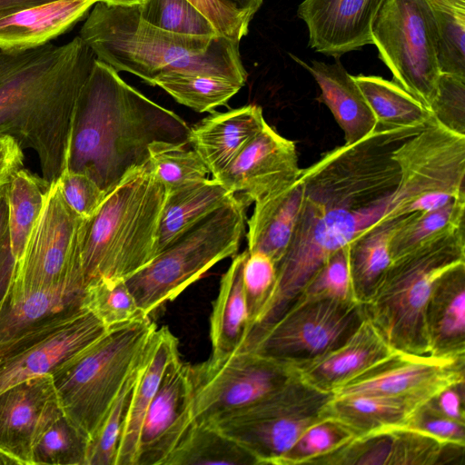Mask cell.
<instances>
[{"label":"cell","instance_id":"4","mask_svg":"<svg viewBox=\"0 0 465 465\" xmlns=\"http://www.w3.org/2000/svg\"><path fill=\"white\" fill-rule=\"evenodd\" d=\"M79 36L97 60L151 85L169 74L217 76L242 86L248 76L239 43L222 35H187L159 29L141 18L138 5L98 1Z\"/></svg>","mask_w":465,"mask_h":465},{"label":"cell","instance_id":"11","mask_svg":"<svg viewBox=\"0 0 465 465\" xmlns=\"http://www.w3.org/2000/svg\"><path fill=\"white\" fill-rule=\"evenodd\" d=\"M364 318L355 301L299 298L273 322L251 331L241 349L295 369L342 344Z\"/></svg>","mask_w":465,"mask_h":465},{"label":"cell","instance_id":"38","mask_svg":"<svg viewBox=\"0 0 465 465\" xmlns=\"http://www.w3.org/2000/svg\"><path fill=\"white\" fill-rule=\"evenodd\" d=\"M87 448V440L59 406L45 419L35 436L31 465H86Z\"/></svg>","mask_w":465,"mask_h":465},{"label":"cell","instance_id":"26","mask_svg":"<svg viewBox=\"0 0 465 465\" xmlns=\"http://www.w3.org/2000/svg\"><path fill=\"white\" fill-rule=\"evenodd\" d=\"M98 1L56 0L0 19V50H25L48 44L83 20Z\"/></svg>","mask_w":465,"mask_h":465},{"label":"cell","instance_id":"49","mask_svg":"<svg viewBox=\"0 0 465 465\" xmlns=\"http://www.w3.org/2000/svg\"><path fill=\"white\" fill-rule=\"evenodd\" d=\"M57 182L66 203L84 219L97 212L106 196L105 192L84 173L64 169Z\"/></svg>","mask_w":465,"mask_h":465},{"label":"cell","instance_id":"6","mask_svg":"<svg viewBox=\"0 0 465 465\" xmlns=\"http://www.w3.org/2000/svg\"><path fill=\"white\" fill-rule=\"evenodd\" d=\"M156 328L143 318L108 329L51 372L63 413L88 443Z\"/></svg>","mask_w":465,"mask_h":465},{"label":"cell","instance_id":"1","mask_svg":"<svg viewBox=\"0 0 465 465\" xmlns=\"http://www.w3.org/2000/svg\"><path fill=\"white\" fill-rule=\"evenodd\" d=\"M420 127L376 129L302 169L301 214L289 247L276 264V281L261 324L278 319L336 251L384 220L401 216L404 193L394 150Z\"/></svg>","mask_w":465,"mask_h":465},{"label":"cell","instance_id":"32","mask_svg":"<svg viewBox=\"0 0 465 465\" xmlns=\"http://www.w3.org/2000/svg\"><path fill=\"white\" fill-rule=\"evenodd\" d=\"M84 292L67 286L5 290L0 302V342L44 319L81 305Z\"/></svg>","mask_w":465,"mask_h":465},{"label":"cell","instance_id":"37","mask_svg":"<svg viewBox=\"0 0 465 465\" xmlns=\"http://www.w3.org/2000/svg\"><path fill=\"white\" fill-rule=\"evenodd\" d=\"M50 183L24 167L5 185L8 208V234L15 262L22 255Z\"/></svg>","mask_w":465,"mask_h":465},{"label":"cell","instance_id":"15","mask_svg":"<svg viewBox=\"0 0 465 465\" xmlns=\"http://www.w3.org/2000/svg\"><path fill=\"white\" fill-rule=\"evenodd\" d=\"M107 328L82 304L62 311L0 342V393L51 373Z\"/></svg>","mask_w":465,"mask_h":465},{"label":"cell","instance_id":"54","mask_svg":"<svg viewBox=\"0 0 465 465\" xmlns=\"http://www.w3.org/2000/svg\"><path fill=\"white\" fill-rule=\"evenodd\" d=\"M15 259L11 252L9 234L0 245V302L8 284Z\"/></svg>","mask_w":465,"mask_h":465},{"label":"cell","instance_id":"57","mask_svg":"<svg viewBox=\"0 0 465 465\" xmlns=\"http://www.w3.org/2000/svg\"><path fill=\"white\" fill-rule=\"evenodd\" d=\"M235 9L242 11L251 17H252L255 13L261 7L263 0H223Z\"/></svg>","mask_w":465,"mask_h":465},{"label":"cell","instance_id":"7","mask_svg":"<svg viewBox=\"0 0 465 465\" xmlns=\"http://www.w3.org/2000/svg\"><path fill=\"white\" fill-rule=\"evenodd\" d=\"M465 262V228L394 261L362 304L365 317L397 351L429 354L424 313L436 280Z\"/></svg>","mask_w":465,"mask_h":465},{"label":"cell","instance_id":"19","mask_svg":"<svg viewBox=\"0 0 465 465\" xmlns=\"http://www.w3.org/2000/svg\"><path fill=\"white\" fill-rule=\"evenodd\" d=\"M385 0H303L297 14L315 52L340 57L372 45L371 27Z\"/></svg>","mask_w":465,"mask_h":465},{"label":"cell","instance_id":"2","mask_svg":"<svg viewBox=\"0 0 465 465\" xmlns=\"http://www.w3.org/2000/svg\"><path fill=\"white\" fill-rule=\"evenodd\" d=\"M95 60L80 36L0 50V133L36 154L50 183L67 167L77 99Z\"/></svg>","mask_w":465,"mask_h":465},{"label":"cell","instance_id":"53","mask_svg":"<svg viewBox=\"0 0 465 465\" xmlns=\"http://www.w3.org/2000/svg\"><path fill=\"white\" fill-rule=\"evenodd\" d=\"M24 150L10 135L0 133V189L24 167Z\"/></svg>","mask_w":465,"mask_h":465},{"label":"cell","instance_id":"10","mask_svg":"<svg viewBox=\"0 0 465 465\" xmlns=\"http://www.w3.org/2000/svg\"><path fill=\"white\" fill-rule=\"evenodd\" d=\"M331 396L296 374L262 400L208 424L240 443L258 465H277L299 436L324 418L323 408Z\"/></svg>","mask_w":465,"mask_h":465},{"label":"cell","instance_id":"42","mask_svg":"<svg viewBox=\"0 0 465 465\" xmlns=\"http://www.w3.org/2000/svg\"><path fill=\"white\" fill-rule=\"evenodd\" d=\"M439 35L441 74L465 78V0H428Z\"/></svg>","mask_w":465,"mask_h":465},{"label":"cell","instance_id":"22","mask_svg":"<svg viewBox=\"0 0 465 465\" xmlns=\"http://www.w3.org/2000/svg\"><path fill=\"white\" fill-rule=\"evenodd\" d=\"M396 352L365 317L342 344L294 371L302 381L313 389L332 394Z\"/></svg>","mask_w":465,"mask_h":465},{"label":"cell","instance_id":"44","mask_svg":"<svg viewBox=\"0 0 465 465\" xmlns=\"http://www.w3.org/2000/svg\"><path fill=\"white\" fill-rule=\"evenodd\" d=\"M354 436L336 420L324 417L309 426L282 455L277 465L312 464L347 444Z\"/></svg>","mask_w":465,"mask_h":465},{"label":"cell","instance_id":"41","mask_svg":"<svg viewBox=\"0 0 465 465\" xmlns=\"http://www.w3.org/2000/svg\"><path fill=\"white\" fill-rule=\"evenodd\" d=\"M82 305L107 329L148 318L143 316L124 279L100 278L88 282Z\"/></svg>","mask_w":465,"mask_h":465},{"label":"cell","instance_id":"24","mask_svg":"<svg viewBox=\"0 0 465 465\" xmlns=\"http://www.w3.org/2000/svg\"><path fill=\"white\" fill-rule=\"evenodd\" d=\"M266 124L262 108L249 104L203 118L190 128L188 142L215 178Z\"/></svg>","mask_w":465,"mask_h":465},{"label":"cell","instance_id":"28","mask_svg":"<svg viewBox=\"0 0 465 465\" xmlns=\"http://www.w3.org/2000/svg\"><path fill=\"white\" fill-rule=\"evenodd\" d=\"M304 186L298 179L286 188L254 203L248 225L249 252H262L276 264L285 254L302 208Z\"/></svg>","mask_w":465,"mask_h":465},{"label":"cell","instance_id":"21","mask_svg":"<svg viewBox=\"0 0 465 465\" xmlns=\"http://www.w3.org/2000/svg\"><path fill=\"white\" fill-rule=\"evenodd\" d=\"M51 373L17 383L0 393V450L18 465H31L35 436L58 408Z\"/></svg>","mask_w":465,"mask_h":465},{"label":"cell","instance_id":"59","mask_svg":"<svg viewBox=\"0 0 465 465\" xmlns=\"http://www.w3.org/2000/svg\"><path fill=\"white\" fill-rule=\"evenodd\" d=\"M107 4L111 5H140L143 0H101Z\"/></svg>","mask_w":465,"mask_h":465},{"label":"cell","instance_id":"29","mask_svg":"<svg viewBox=\"0 0 465 465\" xmlns=\"http://www.w3.org/2000/svg\"><path fill=\"white\" fill-rule=\"evenodd\" d=\"M422 405L398 397L331 396L323 408V417L336 420L356 439L410 427L415 413Z\"/></svg>","mask_w":465,"mask_h":465},{"label":"cell","instance_id":"55","mask_svg":"<svg viewBox=\"0 0 465 465\" xmlns=\"http://www.w3.org/2000/svg\"><path fill=\"white\" fill-rule=\"evenodd\" d=\"M56 0H0V19L20 11Z\"/></svg>","mask_w":465,"mask_h":465},{"label":"cell","instance_id":"46","mask_svg":"<svg viewBox=\"0 0 465 465\" xmlns=\"http://www.w3.org/2000/svg\"><path fill=\"white\" fill-rule=\"evenodd\" d=\"M299 298L355 301L350 275L348 244L333 252L322 263Z\"/></svg>","mask_w":465,"mask_h":465},{"label":"cell","instance_id":"43","mask_svg":"<svg viewBox=\"0 0 465 465\" xmlns=\"http://www.w3.org/2000/svg\"><path fill=\"white\" fill-rule=\"evenodd\" d=\"M138 7L141 18L159 29L187 35H220L189 0H143Z\"/></svg>","mask_w":465,"mask_h":465},{"label":"cell","instance_id":"50","mask_svg":"<svg viewBox=\"0 0 465 465\" xmlns=\"http://www.w3.org/2000/svg\"><path fill=\"white\" fill-rule=\"evenodd\" d=\"M213 24L220 35L240 43L252 17L223 0H189Z\"/></svg>","mask_w":465,"mask_h":465},{"label":"cell","instance_id":"52","mask_svg":"<svg viewBox=\"0 0 465 465\" xmlns=\"http://www.w3.org/2000/svg\"><path fill=\"white\" fill-rule=\"evenodd\" d=\"M464 386L465 382H461L448 387L429 401V402L442 415L465 422Z\"/></svg>","mask_w":465,"mask_h":465},{"label":"cell","instance_id":"9","mask_svg":"<svg viewBox=\"0 0 465 465\" xmlns=\"http://www.w3.org/2000/svg\"><path fill=\"white\" fill-rule=\"evenodd\" d=\"M371 39L394 82L430 110L441 73L439 35L428 0H385Z\"/></svg>","mask_w":465,"mask_h":465},{"label":"cell","instance_id":"13","mask_svg":"<svg viewBox=\"0 0 465 465\" xmlns=\"http://www.w3.org/2000/svg\"><path fill=\"white\" fill-rule=\"evenodd\" d=\"M405 193L402 214L424 213L465 199V135L435 120L393 153Z\"/></svg>","mask_w":465,"mask_h":465},{"label":"cell","instance_id":"34","mask_svg":"<svg viewBox=\"0 0 465 465\" xmlns=\"http://www.w3.org/2000/svg\"><path fill=\"white\" fill-rule=\"evenodd\" d=\"M371 109L377 126H422L433 122L430 110L394 81L377 75H352Z\"/></svg>","mask_w":465,"mask_h":465},{"label":"cell","instance_id":"5","mask_svg":"<svg viewBox=\"0 0 465 465\" xmlns=\"http://www.w3.org/2000/svg\"><path fill=\"white\" fill-rule=\"evenodd\" d=\"M165 196L150 162L130 172L106 194L85 224V286L100 278L126 280L154 258Z\"/></svg>","mask_w":465,"mask_h":465},{"label":"cell","instance_id":"30","mask_svg":"<svg viewBox=\"0 0 465 465\" xmlns=\"http://www.w3.org/2000/svg\"><path fill=\"white\" fill-rule=\"evenodd\" d=\"M248 251L233 256L220 281L210 315L211 358H223L240 350L251 328L242 282Z\"/></svg>","mask_w":465,"mask_h":465},{"label":"cell","instance_id":"17","mask_svg":"<svg viewBox=\"0 0 465 465\" xmlns=\"http://www.w3.org/2000/svg\"><path fill=\"white\" fill-rule=\"evenodd\" d=\"M302 169L294 143L266 124L215 179L250 205L294 183Z\"/></svg>","mask_w":465,"mask_h":465},{"label":"cell","instance_id":"51","mask_svg":"<svg viewBox=\"0 0 465 465\" xmlns=\"http://www.w3.org/2000/svg\"><path fill=\"white\" fill-rule=\"evenodd\" d=\"M410 427L426 432L445 443L465 447V422L442 415L429 401L417 411Z\"/></svg>","mask_w":465,"mask_h":465},{"label":"cell","instance_id":"40","mask_svg":"<svg viewBox=\"0 0 465 465\" xmlns=\"http://www.w3.org/2000/svg\"><path fill=\"white\" fill-rule=\"evenodd\" d=\"M148 149L149 162L166 193L203 181L210 174L189 142H153Z\"/></svg>","mask_w":465,"mask_h":465},{"label":"cell","instance_id":"12","mask_svg":"<svg viewBox=\"0 0 465 465\" xmlns=\"http://www.w3.org/2000/svg\"><path fill=\"white\" fill-rule=\"evenodd\" d=\"M86 221L66 203L58 182L51 183L6 291L56 286L84 291L82 244Z\"/></svg>","mask_w":465,"mask_h":465},{"label":"cell","instance_id":"60","mask_svg":"<svg viewBox=\"0 0 465 465\" xmlns=\"http://www.w3.org/2000/svg\"><path fill=\"white\" fill-rule=\"evenodd\" d=\"M101 1V0H100Z\"/></svg>","mask_w":465,"mask_h":465},{"label":"cell","instance_id":"25","mask_svg":"<svg viewBox=\"0 0 465 465\" xmlns=\"http://www.w3.org/2000/svg\"><path fill=\"white\" fill-rule=\"evenodd\" d=\"M424 323L429 354L465 357V262L444 272L434 282Z\"/></svg>","mask_w":465,"mask_h":465},{"label":"cell","instance_id":"58","mask_svg":"<svg viewBox=\"0 0 465 465\" xmlns=\"http://www.w3.org/2000/svg\"><path fill=\"white\" fill-rule=\"evenodd\" d=\"M0 465H18L10 455L0 450Z\"/></svg>","mask_w":465,"mask_h":465},{"label":"cell","instance_id":"48","mask_svg":"<svg viewBox=\"0 0 465 465\" xmlns=\"http://www.w3.org/2000/svg\"><path fill=\"white\" fill-rule=\"evenodd\" d=\"M430 112L439 124L465 135V78L440 74Z\"/></svg>","mask_w":465,"mask_h":465},{"label":"cell","instance_id":"56","mask_svg":"<svg viewBox=\"0 0 465 465\" xmlns=\"http://www.w3.org/2000/svg\"><path fill=\"white\" fill-rule=\"evenodd\" d=\"M8 235V208L5 186L0 189V245Z\"/></svg>","mask_w":465,"mask_h":465},{"label":"cell","instance_id":"20","mask_svg":"<svg viewBox=\"0 0 465 465\" xmlns=\"http://www.w3.org/2000/svg\"><path fill=\"white\" fill-rule=\"evenodd\" d=\"M447 444L411 427L351 440L315 465H441Z\"/></svg>","mask_w":465,"mask_h":465},{"label":"cell","instance_id":"35","mask_svg":"<svg viewBox=\"0 0 465 465\" xmlns=\"http://www.w3.org/2000/svg\"><path fill=\"white\" fill-rule=\"evenodd\" d=\"M258 465L240 443L214 427L194 422L163 465Z\"/></svg>","mask_w":465,"mask_h":465},{"label":"cell","instance_id":"8","mask_svg":"<svg viewBox=\"0 0 465 465\" xmlns=\"http://www.w3.org/2000/svg\"><path fill=\"white\" fill-rule=\"evenodd\" d=\"M248 206L234 195L125 280L143 316L151 318L216 263L236 254Z\"/></svg>","mask_w":465,"mask_h":465},{"label":"cell","instance_id":"33","mask_svg":"<svg viewBox=\"0 0 465 465\" xmlns=\"http://www.w3.org/2000/svg\"><path fill=\"white\" fill-rule=\"evenodd\" d=\"M407 215L384 220L348 244L351 287L359 303L370 299L391 262V240Z\"/></svg>","mask_w":465,"mask_h":465},{"label":"cell","instance_id":"45","mask_svg":"<svg viewBox=\"0 0 465 465\" xmlns=\"http://www.w3.org/2000/svg\"><path fill=\"white\" fill-rule=\"evenodd\" d=\"M140 360L120 390L95 436L88 443L86 465H114L121 428L136 380Z\"/></svg>","mask_w":465,"mask_h":465},{"label":"cell","instance_id":"3","mask_svg":"<svg viewBox=\"0 0 465 465\" xmlns=\"http://www.w3.org/2000/svg\"><path fill=\"white\" fill-rule=\"evenodd\" d=\"M190 128L96 59L77 99L66 169L87 175L107 194L149 162L152 143H186Z\"/></svg>","mask_w":465,"mask_h":465},{"label":"cell","instance_id":"18","mask_svg":"<svg viewBox=\"0 0 465 465\" xmlns=\"http://www.w3.org/2000/svg\"><path fill=\"white\" fill-rule=\"evenodd\" d=\"M193 423L191 364L179 356L165 369L146 411L135 465H163Z\"/></svg>","mask_w":465,"mask_h":465},{"label":"cell","instance_id":"47","mask_svg":"<svg viewBox=\"0 0 465 465\" xmlns=\"http://www.w3.org/2000/svg\"><path fill=\"white\" fill-rule=\"evenodd\" d=\"M275 281L276 266L273 261L264 253L248 252L242 269V282L250 315V331L258 322Z\"/></svg>","mask_w":465,"mask_h":465},{"label":"cell","instance_id":"31","mask_svg":"<svg viewBox=\"0 0 465 465\" xmlns=\"http://www.w3.org/2000/svg\"><path fill=\"white\" fill-rule=\"evenodd\" d=\"M233 196L232 191L213 177L167 193L156 233L155 256Z\"/></svg>","mask_w":465,"mask_h":465},{"label":"cell","instance_id":"23","mask_svg":"<svg viewBox=\"0 0 465 465\" xmlns=\"http://www.w3.org/2000/svg\"><path fill=\"white\" fill-rule=\"evenodd\" d=\"M179 356L178 339L167 327H157L141 356L121 428L114 465L136 464L140 433L146 411L165 369Z\"/></svg>","mask_w":465,"mask_h":465},{"label":"cell","instance_id":"16","mask_svg":"<svg viewBox=\"0 0 465 465\" xmlns=\"http://www.w3.org/2000/svg\"><path fill=\"white\" fill-rule=\"evenodd\" d=\"M461 382H465V357L397 351L331 395L398 397L425 404L441 391Z\"/></svg>","mask_w":465,"mask_h":465},{"label":"cell","instance_id":"36","mask_svg":"<svg viewBox=\"0 0 465 465\" xmlns=\"http://www.w3.org/2000/svg\"><path fill=\"white\" fill-rule=\"evenodd\" d=\"M462 228H465V199L430 212L409 213L391 240V259L394 261Z\"/></svg>","mask_w":465,"mask_h":465},{"label":"cell","instance_id":"14","mask_svg":"<svg viewBox=\"0 0 465 465\" xmlns=\"http://www.w3.org/2000/svg\"><path fill=\"white\" fill-rule=\"evenodd\" d=\"M295 375L292 367L247 349L191 365L193 420L208 424L249 406Z\"/></svg>","mask_w":465,"mask_h":465},{"label":"cell","instance_id":"27","mask_svg":"<svg viewBox=\"0 0 465 465\" xmlns=\"http://www.w3.org/2000/svg\"><path fill=\"white\" fill-rule=\"evenodd\" d=\"M296 61L311 73L318 84L320 100L330 109L343 131L344 144H353L376 129L377 121L371 109L352 75L341 64L313 60L309 65L300 59Z\"/></svg>","mask_w":465,"mask_h":465},{"label":"cell","instance_id":"39","mask_svg":"<svg viewBox=\"0 0 465 465\" xmlns=\"http://www.w3.org/2000/svg\"><path fill=\"white\" fill-rule=\"evenodd\" d=\"M157 85L178 103L198 112H212L225 105L242 87L240 84L212 75L169 74L157 77Z\"/></svg>","mask_w":465,"mask_h":465}]
</instances>
